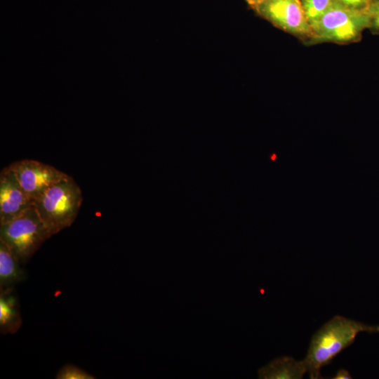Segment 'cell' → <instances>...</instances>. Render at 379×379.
<instances>
[{
  "label": "cell",
  "mask_w": 379,
  "mask_h": 379,
  "mask_svg": "<svg viewBox=\"0 0 379 379\" xmlns=\"http://www.w3.org/2000/svg\"><path fill=\"white\" fill-rule=\"evenodd\" d=\"M343 5L359 10H366L372 0H337Z\"/></svg>",
  "instance_id": "cell-14"
},
{
  "label": "cell",
  "mask_w": 379,
  "mask_h": 379,
  "mask_svg": "<svg viewBox=\"0 0 379 379\" xmlns=\"http://www.w3.org/2000/svg\"><path fill=\"white\" fill-rule=\"evenodd\" d=\"M366 10L347 7L334 0L329 8L310 24L311 36L319 41L350 42L357 40L362 32L370 28Z\"/></svg>",
  "instance_id": "cell-3"
},
{
  "label": "cell",
  "mask_w": 379,
  "mask_h": 379,
  "mask_svg": "<svg viewBox=\"0 0 379 379\" xmlns=\"http://www.w3.org/2000/svg\"><path fill=\"white\" fill-rule=\"evenodd\" d=\"M79 186L67 175L56 182L34 200V206L53 236L69 227L82 204Z\"/></svg>",
  "instance_id": "cell-2"
},
{
  "label": "cell",
  "mask_w": 379,
  "mask_h": 379,
  "mask_svg": "<svg viewBox=\"0 0 379 379\" xmlns=\"http://www.w3.org/2000/svg\"><path fill=\"white\" fill-rule=\"evenodd\" d=\"M22 324L20 302L14 288L0 289V331L16 333Z\"/></svg>",
  "instance_id": "cell-8"
},
{
  "label": "cell",
  "mask_w": 379,
  "mask_h": 379,
  "mask_svg": "<svg viewBox=\"0 0 379 379\" xmlns=\"http://www.w3.org/2000/svg\"><path fill=\"white\" fill-rule=\"evenodd\" d=\"M257 11L279 28L297 35L312 34V29L300 0H266Z\"/></svg>",
  "instance_id": "cell-5"
},
{
  "label": "cell",
  "mask_w": 379,
  "mask_h": 379,
  "mask_svg": "<svg viewBox=\"0 0 379 379\" xmlns=\"http://www.w3.org/2000/svg\"><path fill=\"white\" fill-rule=\"evenodd\" d=\"M370 16V28L375 33H379V0H372L367 8Z\"/></svg>",
  "instance_id": "cell-13"
},
{
  "label": "cell",
  "mask_w": 379,
  "mask_h": 379,
  "mask_svg": "<svg viewBox=\"0 0 379 379\" xmlns=\"http://www.w3.org/2000/svg\"><path fill=\"white\" fill-rule=\"evenodd\" d=\"M307 372L305 361L291 357H278L258 370L260 379H301Z\"/></svg>",
  "instance_id": "cell-9"
},
{
  "label": "cell",
  "mask_w": 379,
  "mask_h": 379,
  "mask_svg": "<svg viewBox=\"0 0 379 379\" xmlns=\"http://www.w3.org/2000/svg\"><path fill=\"white\" fill-rule=\"evenodd\" d=\"M34 206L8 166L0 173V224L6 222Z\"/></svg>",
  "instance_id": "cell-7"
},
{
  "label": "cell",
  "mask_w": 379,
  "mask_h": 379,
  "mask_svg": "<svg viewBox=\"0 0 379 379\" xmlns=\"http://www.w3.org/2000/svg\"><path fill=\"white\" fill-rule=\"evenodd\" d=\"M8 167L33 201L52 185L68 175L51 165L33 159L14 161Z\"/></svg>",
  "instance_id": "cell-6"
},
{
  "label": "cell",
  "mask_w": 379,
  "mask_h": 379,
  "mask_svg": "<svg viewBox=\"0 0 379 379\" xmlns=\"http://www.w3.org/2000/svg\"><path fill=\"white\" fill-rule=\"evenodd\" d=\"M51 236L34 206L0 224V241L22 265H25Z\"/></svg>",
  "instance_id": "cell-4"
},
{
  "label": "cell",
  "mask_w": 379,
  "mask_h": 379,
  "mask_svg": "<svg viewBox=\"0 0 379 379\" xmlns=\"http://www.w3.org/2000/svg\"><path fill=\"white\" fill-rule=\"evenodd\" d=\"M266 0H246V1L255 8H257L261 4Z\"/></svg>",
  "instance_id": "cell-16"
},
{
  "label": "cell",
  "mask_w": 379,
  "mask_h": 379,
  "mask_svg": "<svg viewBox=\"0 0 379 379\" xmlns=\"http://www.w3.org/2000/svg\"><path fill=\"white\" fill-rule=\"evenodd\" d=\"M332 378L333 379H351L352 378V377L347 370L345 368H340L336 374Z\"/></svg>",
  "instance_id": "cell-15"
},
{
  "label": "cell",
  "mask_w": 379,
  "mask_h": 379,
  "mask_svg": "<svg viewBox=\"0 0 379 379\" xmlns=\"http://www.w3.org/2000/svg\"><path fill=\"white\" fill-rule=\"evenodd\" d=\"M57 379H94L93 375L81 369V368L67 364L63 366L57 373Z\"/></svg>",
  "instance_id": "cell-12"
},
{
  "label": "cell",
  "mask_w": 379,
  "mask_h": 379,
  "mask_svg": "<svg viewBox=\"0 0 379 379\" xmlns=\"http://www.w3.org/2000/svg\"><path fill=\"white\" fill-rule=\"evenodd\" d=\"M360 332L379 333V326L336 315L324 324L313 335L304 359L310 378H323L321 369L351 345Z\"/></svg>",
  "instance_id": "cell-1"
},
{
  "label": "cell",
  "mask_w": 379,
  "mask_h": 379,
  "mask_svg": "<svg viewBox=\"0 0 379 379\" xmlns=\"http://www.w3.org/2000/svg\"><path fill=\"white\" fill-rule=\"evenodd\" d=\"M22 264L11 249L0 241V289L14 288L27 278Z\"/></svg>",
  "instance_id": "cell-10"
},
{
  "label": "cell",
  "mask_w": 379,
  "mask_h": 379,
  "mask_svg": "<svg viewBox=\"0 0 379 379\" xmlns=\"http://www.w3.org/2000/svg\"><path fill=\"white\" fill-rule=\"evenodd\" d=\"M334 0H302L301 3L310 25L316 21Z\"/></svg>",
  "instance_id": "cell-11"
}]
</instances>
